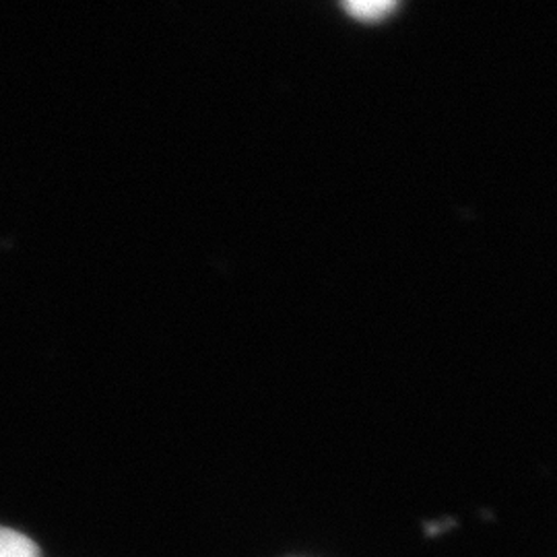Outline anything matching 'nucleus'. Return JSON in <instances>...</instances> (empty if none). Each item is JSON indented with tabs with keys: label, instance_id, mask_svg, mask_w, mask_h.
Returning <instances> with one entry per match:
<instances>
[{
	"label": "nucleus",
	"instance_id": "2",
	"mask_svg": "<svg viewBox=\"0 0 557 557\" xmlns=\"http://www.w3.org/2000/svg\"><path fill=\"white\" fill-rule=\"evenodd\" d=\"M345 9L359 20H380L384 13L395 9V2H388V0H351V2H345Z\"/></svg>",
	"mask_w": 557,
	"mask_h": 557
},
{
	"label": "nucleus",
	"instance_id": "1",
	"mask_svg": "<svg viewBox=\"0 0 557 557\" xmlns=\"http://www.w3.org/2000/svg\"><path fill=\"white\" fill-rule=\"evenodd\" d=\"M0 557H40V547L20 531L0 527Z\"/></svg>",
	"mask_w": 557,
	"mask_h": 557
}]
</instances>
